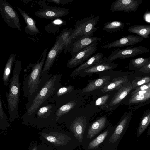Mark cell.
<instances>
[{
  "mask_svg": "<svg viewBox=\"0 0 150 150\" xmlns=\"http://www.w3.org/2000/svg\"><path fill=\"white\" fill-rule=\"evenodd\" d=\"M60 74H41V81L37 90L28 99L26 111L21 118L26 123L34 117L38 109L50 101L56 90L62 86Z\"/></svg>",
  "mask_w": 150,
  "mask_h": 150,
  "instance_id": "cell-1",
  "label": "cell"
},
{
  "mask_svg": "<svg viewBox=\"0 0 150 150\" xmlns=\"http://www.w3.org/2000/svg\"><path fill=\"white\" fill-rule=\"evenodd\" d=\"M21 69V62L16 60L12 76L9 79V92H5L8 105V121L10 122H13L18 117V106L20 93L19 77Z\"/></svg>",
  "mask_w": 150,
  "mask_h": 150,
  "instance_id": "cell-2",
  "label": "cell"
},
{
  "mask_svg": "<svg viewBox=\"0 0 150 150\" xmlns=\"http://www.w3.org/2000/svg\"><path fill=\"white\" fill-rule=\"evenodd\" d=\"M47 51V49L43 51L37 62L33 65L30 72L24 78L23 83V94L28 99L37 90L40 85L41 72Z\"/></svg>",
  "mask_w": 150,
  "mask_h": 150,
  "instance_id": "cell-3",
  "label": "cell"
},
{
  "mask_svg": "<svg viewBox=\"0 0 150 150\" xmlns=\"http://www.w3.org/2000/svg\"><path fill=\"white\" fill-rule=\"evenodd\" d=\"M99 19V16L90 14L78 21L74 25L72 33L67 41L66 46L70 42L81 37H92L97 30V27H95V26Z\"/></svg>",
  "mask_w": 150,
  "mask_h": 150,
  "instance_id": "cell-4",
  "label": "cell"
},
{
  "mask_svg": "<svg viewBox=\"0 0 150 150\" xmlns=\"http://www.w3.org/2000/svg\"><path fill=\"white\" fill-rule=\"evenodd\" d=\"M131 118V114L123 116L114 129L112 128L105 140L103 150H116L117 146L127 130Z\"/></svg>",
  "mask_w": 150,
  "mask_h": 150,
  "instance_id": "cell-5",
  "label": "cell"
},
{
  "mask_svg": "<svg viewBox=\"0 0 150 150\" xmlns=\"http://www.w3.org/2000/svg\"><path fill=\"white\" fill-rule=\"evenodd\" d=\"M67 41L59 35L53 47L47 54L41 73H48L56 57L65 48Z\"/></svg>",
  "mask_w": 150,
  "mask_h": 150,
  "instance_id": "cell-6",
  "label": "cell"
},
{
  "mask_svg": "<svg viewBox=\"0 0 150 150\" xmlns=\"http://www.w3.org/2000/svg\"><path fill=\"white\" fill-rule=\"evenodd\" d=\"M126 48H119L112 51L108 59L111 62L118 59H125L134 57L136 55L149 52V50L145 46H139Z\"/></svg>",
  "mask_w": 150,
  "mask_h": 150,
  "instance_id": "cell-7",
  "label": "cell"
},
{
  "mask_svg": "<svg viewBox=\"0 0 150 150\" xmlns=\"http://www.w3.org/2000/svg\"><path fill=\"white\" fill-rule=\"evenodd\" d=\"M101 38L97 37L84 36L69 43L66 46L64 53L67 52L71 56L91 45L101 41Z\"/></svg>",
  "mask_w": 150,
  "mask_h": 150,
  "instance_id": "cell-8",
  "label": "cell"
},
{
  "mask_svg": "<svg viewBox=\"0 0 150 150\" xmlns=\"http://www.w3.org/2000/svg\"><path fill=\"white\" fill-rule=\"evenodd\" d=\"M0 11L3 18L9 26L21 30L18 14L7 2L0 0Z\"/></svg>",
  "mask_w": 150,
  "mask_h": 150,
  "instance_id": "cell-9",
  "label": "cell"
},
{
  "mask_svg": "<svg viewBox=\"0 0 150 150\" xmlns=\"http://www.w3.org/2000/svg\"><path fill=\"white\" fill-rule=\"evenodd\" d=\"M98 44L97 42L92 45L71 56L67 63V67L69 69L75 67L88 60L98 49Z\"/></svg>",
  "mask_w": 150,
  "mask_h": 150,
  "instance_id": "cell-10",
  "label": "cell"
},
{
  "mask_svg": "<svg viewBox=\"0 0 150 150\" xmlns=\"http://www.w3.org/2000/svg\"><path fill=\"white\" fill-rule=\"evenodd\" d=\"M77 91L72 85L61 86L56 91L50 101L55 102L56 104L61 105L74 98Z\"/></svg>",
  "mask_w": 150,
  "mask_h": 150,
  "instance_id": "cell-11",
  "label": "cell"
},
{
  "mask_svg": "<svg viewBox=\"0 0 150 150\" xmlns=\"http://www.w3.org/2000/svg\"><path fill=\"white\" fill-rule=\"evenodd\" d=\"M69 13V10L67 8L47 6L35 12V14L42 18L54 19L65 16Z\"/></svg>",
  "mask_w": 150,
  "mask_h": 150,
  "instance_id": "cell-12",
  "label": "cell"
},
{
  "mask_svg": "<svg viewBox=\"0 0 150 150\" xmlns=\"http://www.w3.org/2000/svg\"><path fill=\"white\" fill-rule=\"evenodd\" d=\"M142 2V0H117L111 4L110 10L112 12H135Z\"/></svg>",
  "mask_w": 150,
  "mask_h": 150,
  "instance_id": "cell-13",
  "label": "cell"
},
{
  "mask_svg": "<svg viewBox=\"0 0 150 150\" xmlns=\"http://www.w3.org/2000/svg\"><path fill=\"white\" fill-rule=\"evenodd\" d=\"M117 67V64L105 57L101 62L81 71L78 75L84 76L92 73L109 70Z\"/></svg>",
  "mask_w": 150,
  "mask_h": 150,
  "instance_id": "cell-14",
  "label": "cell"
},
{
  "mask_svg": "<svg viewBox=\"0 0 150 150\" xmlns=\"http://www.w3.org/2000/svg\"><path fill=\"white\" fill-rule=\"evenodd\" d=\"M144 40V38L138 35H128L103 46L102 48L109 49L115 47H122L134 45Z\"/></svg>",
  "mask_w": 150,
  "mask_h": 150,
  "instance_id": "cell-15",
  "label": "cell"
},
{
  "mask_svg": "<svg viewBox=\"0 0 150 150\" xmlns=\"http://www.w3.org/2000/svg\"><path fill=\"white\" fill-rule=\"evenodd\" d=\"M103 54L101 52L94 54L74 70L70 74V76L74 77L76 76L81 71L100 62L103 59Z\"/></svg>",
  "mask_w": 150,
  "mask_h": 150,
  "instance_id": "cell-16",
  "label": "cell"
},
{
  "mask_svg": "<svg viewBox=\"0 0 150 150\" xmlns=\"http://www.w3.org/2000/svg\"><path fill=\"white\" fill-rule=\"evenodd\" d=\"M133 89L132 85L129 82L125 83L113 96L110 101L111 106L116 105L121 101Z\"/></svg>",
  "mask_w": 150,
  "mask_h": 150,
  "instance_id": "cell-17",
  "label": "cell"
},
{
  "mask_svg": "<svg viewBox=\"0 0 150 150\" xmlns=\"http://www.w3.org/2000/svg\"><path fill=\"white\" fill-rule=\"evenodd\" d=\"M110 79V76H107L93 79L90 81L85 88L81 90V93L89 92L103 87L109 82Z\"/></svg>",
  "mask_w": 150,
  "mask_h": 150,
  "instance_id": "cell-18",
  "label": "cell"
},
{
  "mask_svg": "<svg viewBox=\"0 0 150 150\" xmlns=\"http://www.w3.org/2000/svg\"><path fill=\"white\" fill-rule=\"evenodd\" d=\"M129 81V79L126 76L115 78L106 84L102 88L101 91L105 93L119 89Z\"/></svg>",
  "mask_w": 150,
  "mask_h": 150,
  "instance_id": "cell-19",
  "label": "cell"
},
{
  "mask_svg": "<svg viewBox=\"0 0 150 150\" xmlns=\"http://www.w3.org/2000/svg\"><path fill=\"white\" fill-rule=\"evenodd\" d=\"M127 30L129 33L137 34L143 38L148 39L150 34V25H135L129 27Z\"/></svg>",
  "mask_w": 150,
  "mask_h": 150,
  "instance_id": "cell-20",
  "label": "cell"
},
{
  "mask_svg": "<svg viewBox=\"0 0 150 150\" xmlns=\"http://www.w3.org/2000/svg\"><path fill=\"white\" fill-rule=\"evenodd\" d=\"M107 120L106 117L104 116L99 118L94 122L88 129V137L91 138L101 131L105 126Z\"/></svg>",
  "mask_w": 150,
  "mask_h": 150,
  "instance_id": "cell-21",
  "label": "cell"
},
{
  "mask_svg": "<svg viewBox=\"0 0 150 150\" xmlns=\"http://www.w3.org/2000/svg\"><path fill=\"white\" fill-rule=\"evenodd\" d=\"M18 9L23 16L27 25L25 28V32L32 35H36L39 34L40 30L36 27L35 21L25 11L19 8H18Z\"/></svg>",
  "mask_w": 150,
  "mask_h": 150,
  "instance_id": "cell-22",
  "label": "cell"
},
{
  "mask_svg": "<svg viewBox=\"0 0 150 150\" xmlns=\"http://www.w3.org/2000/svg\"><path fill=\"white\" fill-rule=\"evenodd\" d=\"M76 97L73 99L59 107L55 113V115L57 117V118L69 112L71 110L74 109L77 107L78 101Z\"/></svg>",
  "mask_w": 150,
  "mask_h": 150,
  "instance_id": "cell-23",
  "label": "cell"
},
{
  "mask_svg": "<svg viewBox=\"0 0 150 150\" xmlns=\"http://www.w3.org/2000/svg\"><path fill=\"white\" fill-rule=\"evenodd\" d=\"M14 59V55H11L8 60L4 68L2 76V80L4 85L6 86H8L9 82L11 72Z\"/></svg>",
  "mask_w": 150,
  "mask_h": 150,
  "instance_id": "cell-24",
  "label": "cell"
},
{
  "mask_svg": "<svg viewBox=\"0 0 150 150\" xmlns=\"http://www.w3.org/2000/svg\"><path fill=\"white\" fill-rule=\"evenodd\" d=\"M125 24L119 21H113L105 23L102 27L104 31L112 33L120 30L125 26Z\"/></svg>",
  "mask_w": 150,
  "mask_h": 150,
  "instance_id": "cell-25",
  "label": "cell"
},
{
  "mask_svg": "<svg viewBox=\"0 0 150 150\" xmlns=\"http://www.w3.org/2000/svg\"><path fill=\"white\" fill-rule=\"evenodd\" d=\"M150 63V57H139L131 60L129 63L130 69L138 70L142 67Z\"/></svg>",
  "mask_w": 150,
  "mask_h": 150,
  "instance_id": "cell-26",
  "label": "cell"
},
{
  "mask_svg": "<svg viewBox=\"0 0 150 150\" xmlns=\"http://www.w3.org/2000/svg\"><path fill=\"white\" fill-rule=\"evenodd\" d=\"M112 129V128L107 129L90 142L88 145V148L92 149L97 148L105 139Z\"/></svg>",
  "mask_w": 150,
  "mask_h": 150,
  "instance_id": "cell-27",
  "label": "cell"
},
{
  "mask_svg": "<svg viewBox=\"0 0 150 150\" xmlns=\"http://www.w3.org/2000/svg\"><path fill=\"white\" fill-rule=\"evenodd\" d=\"M8 118L3 110V105L0 96V129L4 131L7 130L9 127Z\"/></svg>",
  "mask_w": 150,
  "mask_h": 150,
  "instance_id": "cell-28",
  "label": "cell"
},
{
  "mask_svg": "<svg viewBox=\"0 0 150 150\" xmlns=\"http://www.w3.org/2000/svg\"><path fill=\"white\" fill-rule=\"evenodd\" d=\"M150 123V112H149L143 117L137 132V137L140 136L147 127Z\"/></svg>",
  "mask_w": 150,
  "mask_h": 150,
  "instance_id": "cell-29",
  "label": "cell"
},
{
  "mask_svg": "<svg viewBox=\"0 0 150 150\" xmlns=\"http://www.w3.org/2000/svg\"><path fill=\"white\" fill-rule=\"evenodd\" d=\"M150 98V91L142 95H137L131 97L129 101V103L142 102L149 99Z\"/></svg>",
  "mask_w": 150,
  "mask_h": 150,
  "instance_id": "cell-30",
  "label": "cell"
},
{
  "mask_svg": "<svg viewBox=\"0 0 150 150\" xmlns=\"http://www.w3.org/2000/svg\"><path fill=\"white\" fill-rule=\"evenodd\" d=\"M149 82H150V77L147 76L136 77L131 83L132 85L133 89H135L139 86Z\"/></svg>",
  "mask_w": 150,
  "mask_h": 150,
  "instance_id": "cell-31",
  "label": "cell"
},
{
  "mask_svg": "<svg viewBox=\"0 0 150 150\" xmlns=\"http://www.w3.org/2000/svg\"><path fill=\"white\" fill-rule=\"evenodd\" d=\"M110 96L109 94H106L98 98L96 101L95 105L100 106L105 104Z\"/></svg>",
  "mask_w": 150,
  "mask_h": 150,
  "instance_id": "cell-32",
  "label": "cell"
},
{
  "mask_svg": "<svg viewBox=\"0 0 150 150\" xmlns=\"http://www.w3.org/2000/svg\"><path fill=\"white\" fill-rule=\"evenodd\" d=\"M150 89V82L143 84L140 86L136 89L134 91L131 92V94L133 95L137 92L142 90H144Z\"/></svg>",
  "mask_w": 150,
  "mask_h": 150,
  "instance_id": "cell-33",
  "label": "cell"
},
{
  "mask_svg": "<svg viewBox=\"0 0 150 150\" xmlns=\"http://www.w3.org/2000/svg\"><path fill=\"white\" fill-rule=\"evenodd\" d=\"M47 1L55 3L58 5L60 4L64 5L70 2H71V0H47Z\"/></svg>",
  "mask_w": 150,
  "mask_h": 150,
  "instance_id": "cell-34",
  "label": "cell"
},
{
  "mask_svg": "<svg viewBox=\"0 0 150 150\" xmlns=\"http://www.w3.org/2000/svg\"><path fill=\"white\" fill-rule=\"evenodd\" d=\"M138 71L142 73L150 74V63L142 67Z\"/></svg>",
  "mask_w": 150,
  "mask_h": 150,
  "instance_id": "cell-35",
  "label": "cell"
},
{
  "mask_svg": "<svg viewBox=\"0 0 150 150\" xmlns=\"http://www.w3.org/2000/svg\"><path fill=\"white\" fill-rule=\"evenodd\" d=\"M144 20L148 24L150 23V11L147 10L143 16Z\"/></svg>",
  "mask_w": 150,
  "mask_h": 150,
  "instance_id": "cell-36",
  "label": "cell"
},
{
  "mask_svg": "<svg viewBox=\"0 0 150 150\" xmlns=\"http://www.w3.org/2000/svg\"><path fill=\"white\" fill-rule=\"evenodd\" d=\"M150 91V89H146L145 90H142L139 91L137 93H135L134 95H132V96L131 97H133L135 96H136L137 95H142Z\"/></svg>",
  "mask_w": 150,
  "mask_h": 150,
  "instance_id": "cell-37",
  "label": "cell"
},
{
  "mask_svg": "<svg viewBox=\"0 0 150 150\" xmlns=\"http://www.w3.org/2000/svg\"><path fill=\"white\" fill-rule=\"evenodd\" d=\"M31 150H37V147L36 146L34 147Z\"/></svg>",
  "mask_w": 150,
  "mask_h": 150,
  "instance_id": "cell-38",
  "label": "cell"
},
{
  "mask_svg": "<svg viewBox=\"0 0 150 150\" xmlns=\"http://www.w3.org/2000/svg\"></svg>",
  "mask_w": 150,
  "mask_h": 150,
  "instance_id": "cell-39",
  "label": "cell"
}]
</instances>
